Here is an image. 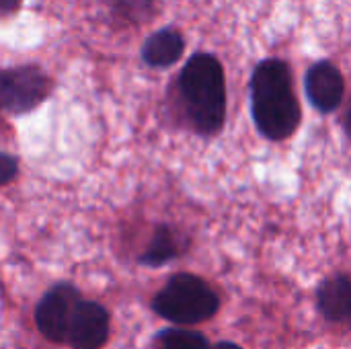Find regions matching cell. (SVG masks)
Returning <instances> with one entry per match:
<instances>
[{
  "instance_id": "6da1fadb",
  "label": "cell",
  "mask_w": 351,
  "mask_h": 349,
  "mask_svg": "<svg viewBox=\"0 0 351 349\" xmlns=\"http://www.w3.org/2000/svg\"><path fill=\"white\" fill-rule=\"evenodd\" d=\"M251 107L259 132L269 140H284L300 123L290 68L282 60H263L251 78Z\"/></svg>"
},
{
  "instance_id": "7a4b0ae2",
  "label": "cell",
  "mask_w": 351,
  "mask_h": 349,
  "mask_svg": "<svg viewBox=\"0 0 351 349\" xmlns=\"http://www.w3.org/2000/svg\"><path fill=\"white\" fill-rule=\"evenodd\" d=\"M179 91L193 128L216 134L226 115V82L220 62L210 53L189 58L179 76Z\"/></svg>"
},
{
  "instance_id": "3957f363",
  "label": "cell",
  "mask_w": 351,
  "mask_h": 349,
  "mask_svg": "<svg viewBox=\"0 0 351 349\" xmlns=\"http://www.w3.org/2000/svg\"><path fill=\"white\" fill-rule=\"evenodd\" d=\"M154 311L167 321L195 325L216 315L218 296L204 280L181 274L171 278L169 284L156 294Z\"/></svg>"
},
{
  "instance_id": "277c9868",
  "label": "cell",
  "mask_w": 351,
  "mask_h": 349,
  "mask_svg": "<svg viewBox=\"0 0 351 349\" xmlns=\"http://www.w3.org/2000/svg\"><path fill=\"white\" fill-rule=\"evenodd\" d=\"M49 93V78L35 66L0 70V107L8 113H27Z\"/></svg>"
},
{
  "instance_id": "5b68a950",
  "label": "cell",
  "mask_w": 351,
  "mask_h": 349,
  "mask_svg": "<svg viewBox=\"0 0 351 349\" xmlns=\"http://www.w3.org/2000/svg\"><path fill=\"white\" fill-rule=\"evenodd\" d=\"M82 296L72 286H56L45 294L41 304L37 306V327L39 331L56 344H64L68 337V327L76 306Z\"/></svg>"
},
{
  "instance_id": "8992f818",
  "label": "cell",
  "mask_w": 351,
  "mask_h": 349,
  "mask_svg": "<svg viewBox=\"0 0 351 349\" xmlns=\"http://www.w3.org/2000/svg\"><path fill=\"white\" fill-rule=\"evenodd\" d=\"M109 335V315L101 304L80 300L76 306L66 341L74 349H99Z\"/></svg>"
},
{
  "instance_id": "52a82bcc",
  "label": "cell",
  "mask_w": 351,
  "mask_h": 349,
  "mask_svg": "<svg viewBox=\"0 0 351 349\" xmlns=\"http://www.w3.org/2000/svg\"><path fill=\"white\" fill-rule=\"evenodd\" d=\"M343 76L331 62H319L306 74L308 101L323 113L339 107L343 99Z\"/></svg>"
},
{
  "instance_id": "ba28073f",
  "label": "cell",
  "mask_w": 351,
  "mask_h": 349,
  "mask_svg": "<svg viewBox=\"0 0 351 349\" xmlns=\"http://www.w3.org/2000/svg\"><path fill=\"white\" fill-rule=\"evenodd\" d=\"M183 49H185V43L179 31L160 29L144 41L142 58L152 68H167L181 58Z\"/></svg>"
},
{
  "instance_id": "9c48e42d",
  "label": "cell",
  "mask_w": 351,
  "mask_h": 349,
  "mask_svg": "<svg viewBox=\"0 0 351 349\" xmlns=\"http://www.w3.org/2000/svg\"><path fill=\"white\" fill-rule=\"evenodd\" d=\"M319 309L329 321L351 319V280L348 276L329 278L319 290Z\"/></svg>"
},
{
  "instance_id": "30bf717a",
  "label": "cell",
  "mask_w": 351,
  "mask_h": 349,
  "mask_svg": "<svg viewBox=\"0 0 351 349\" xmlns=\"http://www.w3.org/2000/svg\"><path fill=\"white\" fill-rule=\"evenodd\" d=\"M158 344L162 349H208L204 335L187 329H167L158 335Z\"/></svg>"
},
{
  "instance_id": "8fae6325",
  "label": "cell",
  "mask_w": 351,
  "mask_h": 349,
  "mask_svg": "<svg viewBox=\"0 0 351 349\" xmlns=\"http://www.w3.org/2000/svg\"><path fill=\"white\" fill-rule=\"evenodd\" d=\"M175 253H177V247H175V241H173L171 230L158 228V232L154 234V239H152L146 255L142 257V261L148 263V265H160L162 261L171 259Z\"/></svg>"
},
{
  "instance_id": "7c38bea8",
  "label": "cell",
  "mask_w": 351,
  "mask_h": 349,
  "mask_svg": "<svg viewBox=\"0 0 351 349\" xmlns=\"http://www.w3.org/2000/svg\"><path fill=\"white\" fill-rule=\"evenodd\" d=\"M117 2L119 12H123L128 19H136V14H146L150 8V0H113Z\"/></svg>"
},
{
  "instance_id": "4fadbf2b",
  "label": "cell",
  "mask_w": 351,
  "mask_h": 349,
  "mask_svg": "<svg viewBox=\"0 0 351 349\" xmlns=\"http://www.w3.org/2000/svg\"><path fill=\"white\" fill-rule=\"evenodd\" d=\"M16 175V160L8 154H0V185L8 183Z\"/></svg>"
},
{
  "instance_id": "5bb4252c",
  "label": "cell",
  "mask_w": 351,
  "mask_h": 349,
  "mask_svg": "<svg viewBox=\"0 0 351 349\" xmlns=\"http://www.w3.org/2000/svg\"><path fill=\"white\" fill-rule=\"evenodd\" d=\"M21 6V0H0V14H10Z\"/></svg>"
},
{
  "instance_id": "9a60e30c",
  "label": "cell",
  "mask_w": 351,
  "mask_h": 349,
  "mask_svg": "<svg viewBox=\"0 0 351 349\" xmlns=\"http://www.w3.org/2000/svg\"><path fill=\"white\" fill-rule=\"evenodd\" d=\"M214 349H241L239 346H234V344H218Z\"/></svg>"
},
{
  "instance_id": "2e32d148",
  "label": "cell",
  "mask_w": 351,
  "mask_h": 349,
  "mask_svg": "<svg viewBox=\"0 0 351 349\" xmlns=\"http://www.w3.org/2000/svg\"><path fill=\"white\" fill-rule=\"evenodd\" d=\"M346 128H348V134L351 136V109L350 113H348V117H346Z\"/></svg>"
}]
</instances>
